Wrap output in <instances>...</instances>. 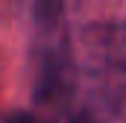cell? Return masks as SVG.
Segmentation results:
<instances>
[{
  "label": "cell",
  "mask_w": 126,
  "mask_h": 123,
  "mask_svg": "<svg viewBox=\"0 0 126 123\" xmlns=\"http://www.w3.org/2000/svg\"><path fill=\"white\" fill-rule=\"evenodd\" d=\"M73 123H97V120L91 117V114H76V117H73Z\"/></svg>",
  "instance_id": "2"
},
{
  "label": "cell",
  "mask_w": 126,
  "mask_h": 123,
  "mask_svg": "<svg viewBox=\"0 0 126 123\" xmlns=\"http://www.w3.org/2000/svg\"><path fill=\"white\" fill-rule=\"evenodd\" d=\"M6 123H50V120H44V117H38L32 111H18V114L6 117Z\"/></svg>",
  "instance_id": "1"
}]
</instances>
